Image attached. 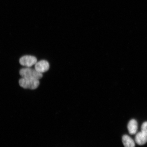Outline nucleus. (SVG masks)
Masks as SVG:
<instances>
[{"mask_svg":"<svg viewBox=\"0 0 147 147\" xmlns=\"http://www.w3.org/2000/svg\"><path fill=\"white\" fill-rule=\"evenodd\" d=\"M49 65L47 61L43 60L37 62L35 64V69L40 73H43L47 71L49 69Z\"/></svg>","mask_w":147,"mask_h":147,"instance_id":"4","label":"nucleus"},{"mask_svg":"<svg viewBox=\"0 0 147 147\" xmlns=\"http://www.w3.org/2000/svg\"><path fill=\"white\" fill-rule=\"evenodd\" d=\"M135 140L138 144L142 146L147 142V136L142 132H140L136 135Z\"/></svg>","mask_w":147,"mask_h":147,"instance_id":"6","label":"nucleus"},{"mask_svg":"<svg viewBox=\"0 0 147 147\" xmlns=\"http://www.w3.org/2000/svg\"><path fill=\"white\" fill-rule=\"evenodd\" d=\"M122 142L125 147H135V143L133 140L128 135L123 136Z\"/></svg>","mask_w":147,"mask_h":147,"instance_id":"7","label":"nucleus"},{"mask_svg":"<svg viewBox=\"0 0 147 147\" xmlns=\"http://www.w3.org/2000/svg\"><path fill=\"white\" fill-rule=\"evenodd\" d=\"M141 132L147 136V121L143 123L141 127Z\"/></svg>","mask_w":147,"mask_h":147,"instance_id":"8","label":"nucleus"},{"mask_svg":"<svg viewBox=\"0 0 147 147\" xmlns=\"http://www.w3.org/2000/svg\"><path fill=\"white\" fill-rule=\"evenodd\" d=\"M37 62L36 57L32 56H25L22 57L20 60V63L21 65L30 67L35 65Z\"/></svg>","mask_w":147,"mask_h":147,"instance_id":"3","label":"nucleus"},{"mask_svg":"<svg viewBox=\"0 0 147 147\" xmlns=\"http://www.w3.org/2000/svg\"><path fill=\"white\" fill-rule=\"evenodd\" d=\"M20 74L22 78H26L39 80L43 77L42 73L38 72L35 69L30 67L21 69L20 71Z\"/></svg>","mask_w":147,"mask_h":147,"instance_id":"1","label":"nucleus"},{"mask_svg":"<svg viewBox=\"0 0 147 147\" xmlns=\"http://www.w3.org/2000/svg\"><path fill=\"white\" fill-rule=\"evenodd\" d=\"M19 83L21 87L25 89L34 90L38 87L40 82L38 80L22 78L19 80Z\"/></svg>","mask_w":147,"mask_h":147,"instance_id":"2","label":"nucleus"},{"mask_svg":"<svg viewBox=\"0 0 147 147\" xmlns=\"http://www.w3.org/2000/svg\"><path fill=\"white\" fill-rule=\"evenodd\" d=\"M138 125L137 122L135 119H132L129 122L127 128L129 133L130 135H134L136 133Z\"/></svg>","mask_w":147,"mask_h":147,"instance_id":"5","label":"nucleus"}]
</instances>
